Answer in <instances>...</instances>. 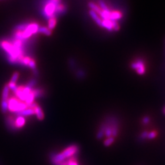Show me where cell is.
I'll list each match as a JSON object with an SVG mask.
<instances>
[{"instance_id":"obj_3","label":"cell","mask_w":165,"mask_h":165,"mask_svg":"<svg viewBox=\"0 0 165 165\" xmlns=\"http://www.w3.org/2000/svg\"><path fill=\"white\" fill-rule=\"evenodd\" d=\"M28 108L25 103L18 100L15 98H11L8 100V109L12 112L18 113Z\"/></svg>"},{"instance_id":"obj_6","label":"cell","mask_w":165,"mask_h":165,"mask_svg":"<svg viewBox=\"0 0 165 165\" xmlns=\"http://www.w3.org/2000/svg\"><path fill=\"white\" fill-rule=\"evenodd\" d=\"M114 21L110 20H102L101 28L105 29L110 32H113V23Z\"/></svg>"},{"instance_id":"obj_25","label":"cell","mask_w":165,"mask_h":165,"mask_svg":"<svg viewBox=\"0 0 165 165\" xmlns=\"http://www.w3.org/2000/svg\"><path fill=\"white\" fill-rule=\"evenodd\" d=\"M148 132H147V131H144L143 132H142L141 135H140V138L141 139H144L147 138V135H148Z\"/></svg>"},{"instance_id":"obj_24","label":"cell","mask_w":165,"mask_h":165,"mask_svg":"<svg viewBox=\"0 0 165 165\" xmlns=\"http://www.w3.org/2000/svg\"><path fill=\"white\" fill-rule=\"evenodd\" d=\"M156 136H157V133L155 131H152L148 133L147 138L148 139H153L156 137Z\"/></svg>"},{"instance_id":"obj_12","label":"cell","mask_w":165,"mask_h":165,"mask_svg":"<svg viewBox=\"0 0 165 165\" xmlns=\"http://www.w3.org/2000/svg\"><path fill=\"white\" fill-rule=\"evenodd\" d=\"M9 88L8 84H6L4 86L2 93V100H8V97H9Z\"/></svg>"},{"instance_id":"obj_18","label":"cell","mask_w":165,"mask_h":165,"mask_svg":"<svg viewBox=\"0 0 165 165\" xmlns=\"http://www.w3.org/2000/svg\"><path fill=\"white\" fill-rule=\"evenodd\" d=\"M19 73L18 72H15L13 75H12V77L10 80V82H9V84H16V82L17 81Z\"/></svg>"},{"instance_id":"obj_11","label":"cell","mask_w":165,"mask_h":165,"mask_svg":"<svg viewBox=\"0 0 165 165\" xmlns=\"http://www.w3.org/2000/svg\"><path fill=\"white\" fill-rule=\"evenodd\" d=\"M38 32L41 33V34H43L47 36L51 35V31L50 30L48 27L46 26H39L38 28Z\"/></svg>"},{"instance_id":"obj_4","label":"cell","mask_w":165,"mask_h":165,"mask_svg":"<svg viewBox=\"0 0 165 165\" xmlns=\"http://www.w3.org/2000/svg\"><path fill=\"white\" fill-rule=\"evenodd\" d=\"M131 67L140 75H143L146 72V67L144 63L141 59H138L131 64Z\"/></svg>"},{"instance_id":"obj_20","label":"cell","mask_w":165,"mask_h":165,"mask_svg":"<svg viewBox=\"0 0 165 165\" xmlns=\"http://www.w3.org/2000/svg\"><path fill=\"white\" fill-rule=\"evenodd\" d=\"M1 110L3 113H6L8 110V100H2Z\"/></svg>"},{"instance_id":"obj_1","label":"cell","mask_w":165,"mask_h":165,"mask_svg":"<svg viewBox=\"0 0 165 165\" xmlns=\"http://www.w3.org/2000/svg\"><path fill=\"white\" fill-rule=\"evenodd\" d=\"M78 150H79V147L78 146L75 145V144L70 146L61 153L52 155L51 156V162L53 164H55L57 163L64 162L65 159H69L70 158L73 157L74 155L78 153Z\"/></svg>"},{"instance_id":"obj_19","label":"cell","mask_w":165,"mask_h":165,"mask_svg":"<svg viewBox=\"0 0 165 165\" xmlns=\"http://www.w3.org/2000/svg\"><path fill=\"white\" fill-rule=\"evenodd\" d=\"M105 135L107 138L112 137V129H111V127L110 126L105 127Z\"/></svg>"},{"instance_id":"obj_21","label":"cell","mask_w":165,"mask_h":165,"mask_svg":"<svg viewBox=\"0 0 165 165\" xmlns=\"http://www.w3.org/2000/svg\"><path fill=\"white\" fill-rule=\"evenodd\" d=\"M28 66L30 69H31L33 71H36V61L33 59H31V60L30 61V63H29Z\"/></svg>"},{"instance_id":"obj_10","label":"cell","mask_w":165,"mask_h":165,"mask_svg":"<svg viewBox=\"0 0 165 165\" xmlns=\"http://www.w3.org/2000/svg\"><path fill=\"white\" fill-rule=\"evenodd\" d=\"M25 124V119L23 116H18L15 121V126L16 129H21Z\"/></svg>"},{"instance_id":"obj_17","label":"cell","mask_w":165,"mask_h":165,"mask_svg":"<svg viewBox=\"0 0 165 165\" xmlns=\"http://www.w3.org/2000/svg\"><path fill=\"white\" fill-rule=\"evenodd\" d=\"M114 142V138L113 137H111L109 138H107L104 142V144L105 147H109L111 144H113Z\"/></svg>"},{"instance_id":"obj_7","label":"cell","mask_w":165,"mask_h":165,"mask_svg":"<svg viewBox=\"0 0 165 165\" xmlns=\"http://www.w3.org/2000/svg\"><path fill=\"white\" fill-rule=\"evenodd\" d=\"M89 14L90 15V17L92 18V19L94 20V22L96 23L98 26L101 27L102 26V19L100 18V16H99L96 12H95L94 11L90 10L89 11Z\"/></svg>"},{"instance_id":"obj_2","label":"cell","mask_w":165,"mask_h":165,"mask_svg":"<svg viewBox=\"0 0 165 165\" xmlns=\"http://www.w3.org/2000/svg\"><path fill=\"white\" fill-rule=\"evenodd\" d=\"M62 3V0H47L44 3L42 15L45 18H56L55 13L56 8Z\"/></svg>"},{"instance_id":"obj_22","label":"cell","mask_w":165,"mask_h":165,"mask_svg":"<svg viewBox=\"0 0 165 165\" xmlns=\"http://www.w3.org/2000/svg\"><path fill=\"white\" fill-rule=\"evenodd\" d=\"M36 82H37V81L36 79H31L28 82L26 86L29 88H30L31 89H32V88H34V86L36 84Z\"/></svg>"},{"instance_id":"obj_8","label":"cell","mask_w":165,"mask_h":165,"mask_svg":"<svg viewBox=\"0 0 165 165\" xmlns=\"http://www.w3.org/2000/svg\"><path fill=\"white\" fill-rule=\"evenodd\" d=\"M33 114H35L34 110L31 108H27L22 111L16 113V115H18V116H31Z\"/></svg>"},{"instance_id":"obj_23","label":"cell","mask_w":165,"mask_h":165,"mask_svg":"<svg viewBox=\"0 0 165 165\" xmlns=\"http://www.w3.org/2000/svg\"><path fill=\"white\" fill-rule=\"evenodd\" d=\"M66 162H67V165H78V163L77 162L76 159L74 157L70 158L69 159H68L67 161H66Z\"/></svg>"},{"instance_id":"obj_5","label":"cell","mask_w":165,"mask_h":165,"mask_svg":"<svg viewBox=\"0 0 165 165\" xmlns=\"http://www.w3.org/2000/svg\"><path fill=\"white\" fill-rule=\"evenodd\" d=\"M123 17V14L120 11L117 10H111L110 20H112V21H119Z\"/></svg>"},{"instance_id":"obj_27","label":"cell","mask_w":165,"mask_h":165,"mask_svg":"<svg viewBox=\"0 0 165 165\" xmlns=\"http://www.w3.org/2000/svg\"><path fill=\"white\" fill-rule=\"evenodd\" d=\"M163 113L165 114V107L164 108V110H163Z\"/></svg>"},{"instance_id":"obj_15","label":"cell","mask_w":165,"mask_h":165,"mask_svg":"<svg viewBox=\"0 0 165 165\" xmlns=\"http://www.w3.org/2000/svg\"><path fill=\"white\" fill-rule=\"evenodd\" d=\"M98 6L100 7L102 10H109L110 7L107 5V4L105 3L104 0H98V3H97Z\"/></svg>"},{"instance_id":"obj_26","label":"cell","mask_w":165,"mask_h":165,"mask_svg":"<svg viewBox=\"0 0 165 165\" xmlns=\"http://www.w3.org/2000/svg\"><path fill=\"white\" fill-rule=\"evenodd\" d=\"M142 121H143V123H144V124H145V125L148 124V122H149V121H150V118L148 117V116H145L143 119Z\"/></svg>"},{"instance_id":"obj_9","label":"cell","mask_w":165,"mask_h":165,"mask_svg":"<svg viewBox=\"0 0 165 165\" xmlns=\"http://www.w3.org/2000/svg\"><path fill=\"white\" fill-rule=\"evenodd\" d=\"M33 109H34L35 114H36L37 117H38L39 120H42L44 118V114L43 113L42 108H41V107L38 105H36Z\"/></svg>"},{"instance_id":"obj_14","label":"cell","mask_w":165,"mask_h":165,"mask_svg":"<svg viewBox=\"0 0 165 165\" xmlns=\"http://www.w3.org/2000/svg\"><path fill=\"white\" fill-rule=\"evenodd\" d=\"M35 98V97L34 96V94L32 92V91L29 94L28 96H27L26 100H25V104L27 105V106H28L29 105H30L31 104H32V103H34V100Z\"/></svg>"},{"instance_id":"obj_13","label":"cell","mask_w":165,"mask_h":165,"mask_svg":"<svg viewBox=\"0 0 165 165\" xmlns=\"http://www.w3.org/2000/svg\"><path fill=\"white\" fill-rule=\"evenodd\" d=\"M57 23L56 18H50L48 20V28L50 30H53L56 27Z\"/></svg>"},{"instance_id":"obj_16","label":"cell","mask_w":165,"mask_h":165,"mask_svg":"<svg viewBox=\"0 0 165 165\" xmlns=\"http://www.w3.org/2000/svg\"><path fill=\"white\" fill-rule=\"evenodd\" d=\"M31 91L33 93V94H34L35 98L42 97V96H44V90L42 89H40V88L35 89H33V90L32 89Z\"/></svg>"}]
</instances>
